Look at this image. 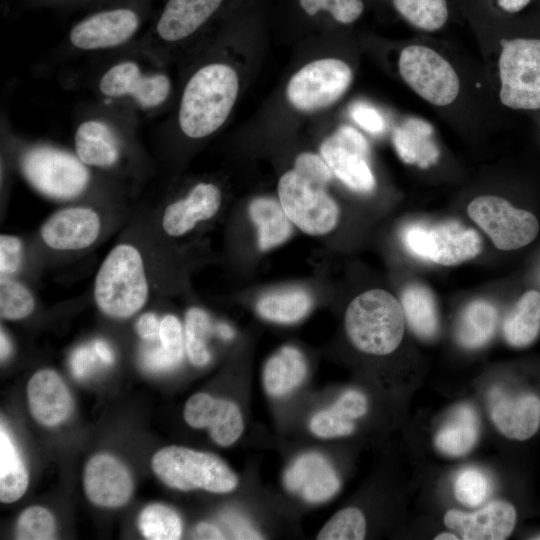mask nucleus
I'll list each match as a JSON object with an SVG mask.
<instances>
[{"instance_id": "f257e3e1", "label": "nucleus", "mask_w": 540, "mask_h": 540, "mask_svg": "<svg viewBox=\"0 0 540 540\" xmlns=\"http://www.w3.org/2000/svg\"><path fill=\"white\" fill-rule=\"evenodd\" d=\"M100 62L88 78L95 100L137 117L157 116L171 99L173 84L164 65L126 47L96 56Z\"/></svg>"}, {"instance_id": "f03ea898", "label": "nucleus", "mask_w": 540, "mask_h": 540, "mask_svg": "<svg viewBox=\"0 0 540 540\" xmlns=\"http://www.w3.org/2000/svg\"><path fill=\"white\" fill-rule=\"evenodd\" d=\"M154 0H103L79 18L61 48L66 55L101 56L133 44L153 16Z\"/></svg>"}, {"instance_id": "7ed1b4c3", "label": "nucleus", "mask_w": 540, "mask_h": 540, "mask_svg": "<svg viewBox=\"0 0 540 540\" xmlns=\"http://www.w3.org/2000/svg\"><path fill=\"white\" fill-rule=\"evenodd\" d=\"M235 69L212 61L197 68L184 85L177 110L180 132L202 139L216 132L227 120L238 95Z\"/></svg>"}, {"instance_id": "20e7f679", "label": "nucleus", "mask_w": 540, "mask_h": 540, "mask_svg": "<svg viewBox=\"0 0 540 540\" xmlns=\"http://www.w3.org/2000/svg\"><path fill=\"white\" fill-rule=\"evenodd\" d=\"M140 120L95 100L78 109L74 124V151L90 168L118 169L129 157Z\"/></svg>"}, {"instance_id": "39448f33", "label": "nucleus", "mask_w": 540, "mask_h": 540, "mask_svg": "<svg viewBox=\"0 0 540 540\" xmlns=\"http://www.w3.org/2000/svg\"><path fill=\"white\" fill-rule=\"evenodd\" d=\"M94 300L105 315L126 319L145 305L149 286L140 251L131 244L116 245L96 274Z\"/></svg>"}, {"instance_id": "423d86ee", "label": "nucleus", "mask_w": 540, "mask_h": 540, "mask_svg": "<svg viewBox=\"0 0 540 540\" xmlns=\"http://www.w3.org/2000/svg\"><path fill=\"white\" fill-rule=\"evenodd\" d=\"M345 329L352 344L372 355H387L400 345L405 331L401 303L389 292L372 289L347 307Z\"/></svg>"}, {"instance_id": "0eeeda50", "label": "nucleus", "mask_w": 540, "mask_h": 540, "mask_svg": "<svg viewBox=\"0 0 540 540\" xmlns=\"http://www.w3.org/2000/svg\"><path fill=\"white\" fill-rule=\"evenodd\" d=\"M18 165L33 188L53 199L79 197L92 183L90 167L76 153L48 143L24 146Z\"/></svg>"}, {"instance_id": "6e6552de", "label": "nucleus", "mask_w": 540, "mask_h": 540, "mask_svg": "<svg viewBox=\"0 0 540 540\" xmlns=\"http://www.w3.org/2000/svg\"><path fill=\"white\" fill-rule=\"evenodd\" d=\"M223 0H166L148 28L130 46L165 65L173 50L214 16Z\"/></svg>"}, {"instance_id": "1a4fd4ad", "label": "nucleus", "mask_w": 540, "mask_h": 540, "mask_svg": "<svg viewBox=\"0 0 540 540\" xmlns=\"http://www.w3.org/2000/svg\"><path fill=\"white\" fill-rule=\"evenodd\" d=\"M151 466L161 482L181 491L228 493L238 485L237 475L220 457L187 447L172 445L160 449Z\"/></svg>"}, {"instance_id": "9d476101", "label": "nucleus", "mask_w": 540, "mask_h": 540, "mask_svg": "<svg viewBox=\"0 0 540 540\" xmlns=\"http://www.w3.org/2000/svg\"><path fill=\"white\" fill-rule=\"evenodd\" d=\"M500 100L512 109H540V39L501 41Z\"/></svg>"}, {"instance_id": "9b49d317", "label": "nucleus", "mask_w": 540, "mask_h": 540, "mask_svg": "<svg viewBox=\"0 0 540 540\" xmlns=\"http://www.w3.org/2000/svg\"><path fill=\"white\" fill-rule=\"evenodd\" d=\"M403 241L415 256L443 266L473 259L482 250L479 233L457 220L408 225L403 232Z\"/></svg>"}, {"instance_id": "f8f14e48", "label": "nucleus", "mask_w": 540, "mask_h": 540, "mask_svg": "<svg viewBox=\"0 0 540 540\" xmlns=\"http://www.w3.org/2000/svg\"><path fill=\"white\" fill-rule=\"evenodd\" d=\"M278 195L291 222L303 232L323 235L335 228L339 218L336 202L325 187L305 179L294 169L280 178Z\"/></svg>"}, {"instance_id": "ddd939ff", "label": "nucleus", "mask_w": 540, "mask_h": 540, "mask_svg": "<svg viewBox=\"0 0 540 540\" xmlns=\"http://www.w3.org/2000/svg\"><path fill=\"white\" fill-rule=\"evenodd\" d=\"M467 212L500 250L522 248L530 244L539 232V223L533 213L515 208L498 196L476 197L468 205Z\"/></svg>"}, {"instance_id": "4468645a", "label": "nucleus", "mask_w": 540, "mask_h": 540, "mask_svg": "<svg viewBox=\"0 0 540 540\" xmlns=\"http://www.w3.org/2000/svg\"><path fill=\"white\" fill-rule=\"evenodd\" d=\"M399 71L407 85L436 106L451 104L458 96L460 81L452 65L439 53L425 46L405 47L399 58Z\"/></svg>"}, {"instance_id": "2eb2a0df", "label": "nucleus", "mask_w": 540, "mask_h": 540, "mask_svg": "<svg viewBox=\"0 0 540 540\" xmlns=\"http://www.w3.org/2000/svg\"><path fill=\"white\" fill-rule=\"evenodd\" d=\"M350 66L336 58L312 61L289 80L286 95L296 109L312 112L335 103L350 87Z\"/></svg>"}, {"instance_id": "dca6fc26", "label": "nucleus", "mask_w": 540, "mask_h": 540, "mask_svg": "<svg viewBox=\"0 0 540 540\" xmlns=\"http://www.w3.org/2000/svg\"><path fill=\"white\" fill-rule=\"evenodd\" d=\"M321 157L341 182L350 189L367 193L374 189L375 178L368 163L369 145L351 126H341L320 147Z\"/></svg>"}, {"instance_id": "f3484780", "label": "nucleus", "mask_w": 540, "mask_h": 540, "mask_svg": "<svg viewBox=\"0 0 540 540\" xmlns=\"http://www.w3.org/2000/svg\"><path fill=\"white\" fill-rule=\"evenodd\" d=\"M184 419L193 428H207L212 440L222 447L235 443L244 430L242 413L234 402L203 392L187 400Z\"/></svg>"}, {"instance_id": "a211bd4d", "label": "nucleus", "mask_w": 540, "mask_h": 540, "mask_svg": "<svg viewBox=\"0 0 540 540\" xmlns=\"http://www.w3.org/2000/svg\"><path fill=\"white\" fill-rule=\"evenodd\" d=\"M83 486L87 498L101 507L126 504L133 492V480L124 463L111 454L100 453L86 463Z\"/></svg>"}, {"instance_id": "6ab92c4d", "label": "nucleus", "mask_w": 540, "mask_h": 540, "mask_svg": "<svg viewBox=\"0 0 540 540\" xmlns=\"http://www.w3.org/2000/svg\"><path fill=\"white\" fill-rule=\"evenodd\" d=\"M490 417L496 428L507 438L526 440L540 426V398L532 393L509 395L493 386L487 396Z\"/></svg>"}, {"instance_id": "aec40b11", "label": "nucleus", "mask_w": 540, "mask_h": 540, "mask_svg": "<svg viewBox=\"0 0 540 540\" xmlns=\"http://www.w3.org/2000/svg\"><path fill=\"white\" fill-rule=\"evenodd\" d=\"M100 230L101 220L93 208L71 206L46 220L41 228V238L54 250H81L97 240Z\"/></svg>"}, {"instance_id": "412c9836", "label": "nucleus", "mask_w": 540, "mask_h": 540, "mask_svg": "<svg viewBox=\"0 0 540 540\" xmlns=\"http://www.w3.org/2000/svg\"><path fill=\"white\" fill-rule=\"evenodd\" d=\"M285 488L299 494L310 503H322L332 498L341 483L330 462L317 452L305 453L294 460L283 477Z\"/></svg>"}, {"instance_id": "4be33fe9", "label": "nucleus", "mask_w": 540, "mask_h": 540, "mask_svg": "<svg viewBox=\"0 0 540 540\" xmlns=\"http://www.w3.org/2000/svg\"><path fill=\"white\" fill-rule=\"evenodd\" d=\"M444 523L464 540H503L515 527L516 510L509 502L497 500L474 513L451 509Z\"/></svg>"}, {"instance_id": "5701e85b", "label": "nucleus", "mask_w": 540, "mask_h": 540, "mask_svg": "<svg viewBox=\"0 0 540 540\" xmlns=\"http://www.w3.org/2000/svg\"><path fill=\"white\" fill-rule=\"evenodd\" d=\"M27 401L32 417L41 425L54 427L72 413L73 398L63 379L51 369L37 371L27 384Z\"/></svg>"}, {"instance_id": "b1692460", "label": "nucleus", "mask_w": 540, "mask_h": 540, "mask_svg": "<svg viewBox=\"0 0 540 540\" xmlns=\"http://www.w3.org/2000/svg\"><path fill=\"white\" fill-rule=\"evenodd\" d=\"M221 204L217 185L199 182L181 199L170 203L164 210L162 227L172 237L182 236L203 220L212 218Z\"/></svg>"}, {"instance_id": "393cba45", "label": "nucleus", "mask_w": 540, "mask_h": 540, "mask_svg": "<svg viewBox=\"0 0 540 540\" xmlns=\"http://www.w3.org/2000/svg\"><path fill=\"white\" fill-rule=\"evenodd\" d=\"M430 123L420 118H408L394 129L393 144L399 157L407 164L428 168L435 164L439 150Z\"/></svg>"}, {"instance_id": "a878e982", "label": "nucleus", "mask_w": 540, "mask_h": 540, "mask_svg": "<svg viewBox=\"0 0 540 540\" xmlns=\"http://www.w3.org/2000/svg\"><path fill=\"white\" fill-rule=\"evenodd\" d=\"M479 419L469 404L457 406L435 436V446L443 454L459 457L468 453L478 440Z\"/></svg>"}, {"instance_id": "bb28decb", "label": "nucleus", "mask_w": 540, "mask_h": 540, "mask_svg": "<svg viewBox=\"0 0 540 540\" xmlns=\"http://www.w3.org/2000/svg\"><path fill=\"white\" fill-rule=\"evenodd\" d=\"M307 363L296 348L285 346L272 355L263 369V385L268 395L284 396L297 388L305 379Z\"/></svg>"}, {"instance_id": "cd10ccee", "label": "nucleus", "mask_w": 540, "mask_h": 540, "mask_svg": "<svg viewBox=\"0 0 540 540\" xmlns=\"http://www.w3.org/2000/svg\"><path fill=\"white\" fill-rule=\"evenodd\" d=\"M540 332V292H525L506 315L503 336L506 342L523 348L535 341Z\"/></svg>"}, {"instance_id": "c85d7f7f", "label": "nucleus", "mask_w": 540, "mask_h": 540, "mask_svg": "<svg viewBox=\"0 0 540 540\" xmlns=\"http://www.w3.org/2000/svg\"><path fill=\"white\" fill-rule=\"evenodd\" d=\"M405 321L421 339L434 338L439 329L436 301L429 288L420 284L409 285L401 297Z\"/></svg>"}, {"instance_id": "c756f323", "label": "nucleus", "mask_w": 540, "mask_h": 540, "mask_svg": "<svg viewBox=\"0 0 540 540\" xmlns=\"http://www.w3.org/2000/svg\"><path fill=\"white\" fill-rule=\"evenodd\" d=\"M249 214L257 227L258 244L262 251L285 242L292 233L291 220L281 204L270 198H257L249 206Z\"/></svg>"}, {"instance_id": "7c9ffc66", "label": "nucleus", "mask_w": 540, "mask_h": 540, "mask_svg": "<svg viewBox=\"0 0 540 540\" xmlns=\"http://www.w3.org/2000/svg\"><path fill=\"white\" fill-rule=\"evenodd\" d=\"M498 320L496 307L485 300L469 303L462 311L457 327L458 343L468 349L485 345L494 335Z\"/></svg>"}, {"instance_id": "2f4dec72", "label": "nucleus", "mask_w": 540, "mask_h": 540, "mask_svg": "<svg viewBox=\"0 0 540 540\" xmlns=\"http://www.w3.org/2000/svg\"><path fill=\"white\" fill-rule=\"evenodd\" d=\"M29 475L19 451L6 427L0 429V501L12 503L27 490Z\"/></svg>"}, {"instance_id": "473e14b6", "label": "nucleus", "mask_w": 540, "mask_h": 540, "mask_svg": "<svg viewBox=\"0 0 540 540\" xmlns=\"http://www.w3.org/2000/svg\"><path fill=\"white\" fill-rule=\"evenodd\" d=\"M312 299L299 288L271 292L257 302V311L265 319L277 323H294L310 311Z\"/></svg>"}, {"instance_id": "72a5a7b5", "label": "nucleus", "mask_w": 540, "mask_h": 540, "mask_svg": "<svg viewBox=\"0 0 540 540\" xmlns=\"http://www.w3.org/2000/svg\"><path fill=\"white\" fill-rule=\"evenodd\" d=\"M138 527L149 540H177L181 538L183 530L179 514L160 503L150 504L140 512Z\"/></svg>"}, {"instance_id": "f704fd0d", "label": "nucleus", "mask_w": 540, "mask_h": 540, "mask_svg": "<svg viewBox=\"0 0 540 540\" xmlns=\"http://www.w3.org/2000/svg\"><path fill=\"white\" fill-rule=\"evenodd\" d=\"M212 328L211 319L204 310L194 307L186 312L185 349L194 366H205L211 360L207 340L212 333Z\"/></svg>"}, {"instance_id": "c9c22d12", "label": "nucleus", "mask_w": 540, "mask_h": 540, "mask_svg": "<svg viewBox=\"0 0 540 540\" xmlns=\"http://www.w3.org/2000/svg\"><path fill=\"white\" fill-rule=\"evenodd\" d=\"M393 4L411 25L427 32L442 28L449 15L446 0H393Z\"/></svg>"}, {"instance_id": "e433bc0d", "label": "nucleus", "mask_w": 540, "mask_h": 540, "mask_svg": "<svg viewBox=\"0 0 540 540\" xmlns=\"http://www.w3.org/2000/svg\"><path fill=\"white\" fill-rule=\"evenodd\" d=\"M35 308L31 292L20 282L7 276L0 280V315L6 320H21Z\"/></svg>"}, {"instance_id": "4c0bfd02", "label": "nucleus", "mask_w": 540, "mask_h": 540, "mask_svg": "<svg viewBox=\"0 0 540 540\" xmlns=\"http://www.w3.org/2000/svg\"><path fill=\"white\" fill-rule=\"evenodd\" d=\"M366 534V521L362 512L354 507L338 511L317 535L319 540H361Z\"/></svg>"}, {"instance_id": "58836bf2", "label": "nucleus", "mask_w": 540, "mask_h": 540, "mask_svg": "<svg viewBox=\"0 0 540 540\" xmlns=\"http://www.w3.org/2000/svg\"><path fill=\"white\" fill-rule=\"evenodd\" d=\"M56 532L52 513L42 506H30L18 517L15 529L19 540H50Z\"/></svg>"}, {"instance_id": "ea45409f", "label": "nucleus", "mask_w": 540, "mask_h": 540, "mask_svg": "<svg viewBox=\"0 0 540 540\" xmlns=\"http://www.w3.org/2000/svg\"><path fill=\"white\" fill-rule=\"evenodd\" d=\"M491 482L481 470L473 467L462 469L454 480V493L461 503L475 507L490 495Z\"/></svg>"}, {"instance_id": "a19ab883", "label": "nucleus", "mask_w": 540, "mask_h": 540, "mask_svg": "<svg viewBox=\"0 0 540 540\" xmlns=\"http://www.w3.org/2000/svg\"><path fill=\"white\" fill-rule=\"evenodd\" d=\"M311 432L323 439L347 436L355 429L354 420L330 406L316 413L309 422Z\"/></svg>"}, {"instance_id": "79ce46f5", "label": "nucleus", "mask_w": 540, "mask_h": 540, "mask_svg": "<svg viewBox=\"0 0 540 540\" xmlns=\"http://www.w3.org/2000/svg\"><path fill=\"white\" fill-rule=\"evenodd\" d=\"M299 2L308 15L313 16L320 10H325L343 24L354 22L364 10L362 0H299Z\"/></svg>"}, {"instance_id": "37998d69", "label": "nucleus", "mask_w": 540, "mask_h": 540, "mask_svg": "<svg viewBox=\"0 0 540 540\" xmlns=\"http://www.w3.org/2000/svg\"><path fill=\"white\" fill-rule=\"evenodd\" d=\"M158 338L162 347L181 362L185 348V336L179 319L171 314L160 320Z\"/></svg>"}, {"instance_id": "c03bdc74", "label": "nucleus", "mask_w": 540, "mask_h": 540, "mask_svg": "<svg viewBox=\"0 0 540 540\" xmlns=\"http://www.w3.org/2000/svg\"><path fill=\"white\" fill-rule=\"evenodd\" d=\"M294 170L305 179L323 187H326L333 176L324 159L310 152H304L297 156Z\"/></svg>"}, {"instance_id": "a18cd8bd", "label": "nucleus", "mask_w": 540, "mask_h": 540, "mask_svg": "<svg viewBox=\"0 0 540 540\" xmlns=\"http://www.w3.org/2000/svg\"><path fill=\"white\" fill-rule=\"evenodd\" d=\"M22 261V242L12 235L0 236V272L1 276L14 274Z\"/></svg>"}, {"instance_id": "49530a36", "label": "nucleus", "mask_w": 540, "mask_h": 540, "mask_svg": "<svg viewBox=\"0 0 540 540\" xmlns=\"http://www.w3.org/2000/svg\"><path fill=\"white\" fill-rule=\"evenodd\" d=\"M352 119L365 131L380 134L385 130V120L380 112L368 103L357 102L350 108Z\"/></svg>"}, {"instance_id": "de8ad7c7", "label": "nucleus", "mask_w": 540, "mask_h": 540, "mask_svg": "<svg viewBox=\"0 0 540 540\" xmlns=\"http://www.w3.org/2000/svg\"><path fill=\"white\" fill-rule=\"evenodd\" d=\"M332 406L352 420H356L366 414L368 403L362 392L350 389L343 392Z\"/></svg>"}, {"instance_id": "09e8293b", "label": "nucleus", "mask_w": 540, "mask_h": 540, "mask_svg": "<svg viewBox=\"0 0 540 540\" xmlns=\"http://www.w3.org/2000/svg\"><path fill=\"white\" fill-rule=\"evenodd\" d=\"M141 363L151 372H166L176 368L180 361L171 356L163 347L145 348L141 354Z\"/></svg>"}, {"instance_id": "8fccbe9b", "label": "nucleus", "mask_w": 540, "mask_h": 540, "mask_svg": "<svg viewBox=\"0 0 540 540\" xmlns=\"http://www.w3.org/2000/svg\"><path fill=\"white\" fill-rule=\"evenodd\" d=\"M97 359L100 360L93 344L77 348L70 360L71 369L75 377L84 378L88 376L95 367Z\"/></svg>"}, {"instance_id": "3c124183", "label": "nucleus", "mask_w": 540, "mask_h": 540, "mask_svg": "<svg viewBox=\"0 0 540 540\" xmlns=\"http://www.w3.org/2000/svg\"><path fill=\"white\" fill-rule=\"evenodd\" d=\"M20 1L27 8L87 10L103 0H20Z\"/></svg>"}, {"instance_id": "603ef678", "label": "nucleus", "mask_w": 540, "mask_h": 540, "mask_svg": "<svg viewBox=\"0 0 540 540\" xmlns=\"http://www.w3.org/2000/svg\"><path fill=\"white\" fill-rule=\"evenodd\" d=\"M159 327L160 321L152 312L141 315L136 324L138 335L145 340H154L158 337Z\"/></svg>"}, {"instance_id": "864d4df0", "label": "nucleus", "mask_w": 540, "mask_h": 540, "mask_svg": "<svg viewBox=\"0 0 540 540\" xmlns=\"http://www.w3.org/2000/svg\"><path fill=\"white\" fill-rule=\"evenodd\" d=\"M230 526L234 538L237 539H260L261 535L256 532L253 528L247 525V522L240 518L239 516H229Z\"/></svg>"}, {"instance_id": "5fc2aeb1", "label": "nucleus", "mask_w": 540, "mask_h": 540, "mask_svg": "<svg viewBox=\"0 0 540 540\" xmlns=\"http://www.w3.org/2000/svg\"><path fill=\"white\" fill-rule=\"evenodd\" d=\"M192 535L194 539H225L223 532L217 526L207 522L198 523L194 528Z\"/></svg>"}, {"instance_id": "6e6d98bb", "label": "nucleus", "mask_w": 540, "mask_h": 540, "mask_svg": "<svg viewBox=\"0 0 540 540\" xmlns=\"http://www.w3.org/2000/svg\"><path fill=\"white\" fill-rule=\"evenodd\" d=\"M93 347L103 364L110 365L114 362L113 350L107 342L98 339L93 342Z\"/></svg>"}, {"instance_id": "4d7b16f0", "label": "nucleus", "mask_w": 540, "mask_h": 540, "mask_svg": "<svg viewBox=\"0 0 540 540\" xmlns=\"http://www.w3.org/2000/svg\"><path fill=\"white\" fill-rule=\"evenodd\" d=\"M531 0H497V5L505 12L516 13L523 10Z\"/></svg>"}, {"instance_id": "13d9d810", "label": "nucleus", "mask_w": 540, "mask_h": 540, "mask_svg": "<svg viewBox=\"0 0 540 540\" xmlns=\"http://www.w3.org/2000/svg\"><path fill=\"white\" fill-rule=\"evenodd\" d=\"M11 351H12L11 342H10L8 336L6 335V333L1 329V333H0V357H1V360L2 361L6 360L10 356Z\"/></svg>"}, {"instance_id": "bf43d9fd", "label": "nucleus", "mask_w": 540, "mask_h": 540, "mask_svg": "<svg viewBox=\"0 0 540 540\" xmlns=\"http://www.w3.org/2000/svg\"><path fill=\"white\" fill-rule=\"evenodd\" d=\"M215 330L218 335L225 340L232 339L234 336L233 329L225 323H218L215 327Z\"/></svg>"}, {"instance_id": "052dcab7", "label": "nucleus", "mask_w": 540, "mask_h": 540, "mask_svg": "<svg viewBox=\"0 0 540 540\" xmlns=\"http://www.w3.org/2000/svg\"><path fill=\"white\" fill-rule=\"evenodd\" d=\"M435 540H442V539H458V537L454 533L450 532H442L438 534L435 538Z\"/></svg>"}, {"instance_id": "680f3d73", "label": "nucleus", "mask_w": 540, "mask_h": 540, "mask_svg": "<svg viewBox=\"0 0 540 540\" xmlns=\"http://www.w3.org/2000/svg\"><path fill=\"white\" fill-rule=\"evenodd\" d=\"M534 539H540V537H539V536H537V537H534Z\"/></svg>"}]
</instances>
